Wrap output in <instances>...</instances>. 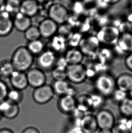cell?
<instances>
[{
  "mask_svg": "<svg viewBox=\"0 0 132 133\" xmlns=\"http://www.w3.org/2000/svg\"><path fill=\"white\" fill-rule=\"evenodd\" d=\"M34 57L26 47L21 46L14 51L11 61L15 70L26 72L32 68Z\"/></svg>",
  "mask_w": 132,
  "mask_h": 133,
  "instance_id": "1",
  "label": "cell"
},
{
  "mask_svg": "<svg viewBox=\"0 0 132 133\" xmlns=\"http://www.w3.org/2000/svg\"><path fill=\"white\" fill-rule=\"evenodd\" d=\"M95 87L99 94L102 96L111 97L116 88L115 79L109 74H101L96 79Z\"/></svg>",
  "mask_w": 132,
  "mask_h": 133,
  "instance_id": "2",
  "label": "cell"
},
{
  "mask_svg": "<svg viewBox=\"0 0 132 133\" xmlns=\"http://www.w3.org/2000/svg\"><path fill=\"white\" fill-rule=\"evenodd\" d=\"M66 73L67 79L75 84L83 83L87 78L86 68L82 63L68 65Z\"/></svg>",
  "mask_w": 132,
  "mask_h": 133,
  "instance_id": "3",
  "label": "cell"
},
{
  "mask_svg": "<svg viewBox=\"0 0 132 133\" xmlns=\"http://www.w3.org/2000/svg\"><path fill=\"white\" fill-rule=\"evenodd\" d=\"M48 17L58 25L66 23L69 17L68 8L63 4L55 3L51 5L48 11Z\"/></svg>",
  "mask_w": 132,
  "mask_h": 133,
  "instance_id": "4",
  "label": "cell"
},
{
  "mask_svg": "<svg viewBox=\"0 0 132 133\" xmlns=\"http://www.w3.org/2000/svg\"><path fill=\"white\" fill-rule=\"evenodd\" d=\"M57 56L52 50L47 49L37 56L36 63L39 68L44 71H51L55 65Z\"/></svg>",
  "mask_w": 132,
  "mask_h": 133,
  "instance_id": "5",
  "label": "cell"
},
{
  "mask_svg": "<svg viewBox=\"0 0 132 133\" xmlns=\"http://www.w3.org/2000/svg\"><path fill=\"white\" fill-rule=\"evenodd\" d=\"M54 95L52 85L45 84L42 86L34 89L32 97L36 103L45 104L50 102Z\"/></svg>",
  "mask_w": 132,
  "mask_h": 133,
  "instance_id": "6",
  "label": "cell"
},
{
  "mask_svg": "<svg viewBox=\"0 0 132 133\" xmlns=\"http://www.w3.org/2000/svg\"><path fill=\"white\" fill-rule=\"evenodd\" d=\"M99 129L111 130L116 123V119L111 110L101 109L95 115Z\"/></svg>",
  "mask_w": 132,
  "mask_h": 133,
  "instance_id": "7",
  "label": "cell"
},
{
  "mask_svg": "<svg viewBox=\"0 0 132 133\" xmlns=\"http://www.w3.org/2000/svg\"><path fill=\"white\" fill-rule=\"evenodd\" d=\"M29 86L35 89L46 84L47 77L44 71L38 67L31 68L26 72Z\"/></svg>",
  "mask_w": 132,
  "mask_h": 133,
  "instance_id": "8",
  "label": "cell"
},
{
  "mask_svg": "<svg viewBox=\"0 0 132 133\" xmlns=\"http://www.w3.org/2000/svg\"><path fill=\"white\" fill-rule=\"evenodd\" d=\"M41 37L49 39L57 34L58 25L49 17L45 18L38 25Z\"/></svg>",
  "mask_w": 132,
  "mask_h": 133,
  "instance_id": "9",
  "label": "cell"
},
{
  "mask_svg": "<svg viewBox=\"0 0 132 133\" xmlns=\"http://www.w3.org/2000/svg\"><path fill=\"white\" fill-rule=\"evenodd\" d=\"M77 107V99L71 95H64L60 96L57 102V107L59 110L65 115H71Z\"/></svg>",
  "mask_w": 132,
  "mask_h": 133,
  "instance_id": "10",
  "label": "cell"
},
{
  "mask_svg": "<svg viewBox=\"0 0 132 133\" xmlns=\"http://www.w3.org/2000/svg\"><path fill=\"white\" fill-rule=\"evenodd\" d=\"M0 110L3 117L12 119L18 116L20 113V108L19 104L6 99L0 103Z\"/></svg>",
  "mask_w": 132,
  "mask_h": 133,
  "instance_id": "11",
  "label": "cell"
},
{
  "mask_svg": "<svg viewBox=\"0 0 132 133\" xmlns=\"http://www.w3.org/2000/svg\"><path fill=\"white\" fill-rule=\"evenodd\" d=\"M49 40L48 49L52 50L57 55L64 54L68 50V45L67 39L64 36L57 34Z\"/></svg>",
  "mask_w": 132,
  "mask_h": 133,
  "instance_id": "12",
  "label": "cell"
},
{
  "mask_svg": "<svg viewBox=\"0 0 132 133\" xmlns=\"http://www.w3.org/2000/svg\"><path fill=\"white\" fill-rule=\"evenodd\" d=\"M9 79L12 88L23 91L29 86L26 72L15 70Z\"/></svg>",
  "mask_w": 132,
  "mask_h": 133,
  "instance_id": "13",
  "label": "cell"
},
{
  "mask_svg": "<svg viewBox=\"0 0 132 133\" xmlns=\"http://www.w3.org/2000/svg\"><path fill=\"white\" fill-rule=\"evenodd\" d=\"M80 127L84 133H97L99 130L95 115L91 114H86L82 117Z\"/></svg>",
  "mask_w": 132,
  "mask_h": 133,
  "instance_id": "14",
  "label": "cell"
},
{
  "mask_svg": "<svg viewBox=\"0 0 132 133\" xmlns=\"http://www.w3.org/2000/svg\"><path fill=\"white\" fill-rule=\"evenodd\" d=\"M14 28L13 19L5 11L0 12V37L9 36Z\"/></svg>",
  "mask_w": 132,
  "mask_h": 133,
  "instance_id": "15",
  "label": "cell"
},
{
  "mask_svg": "<svg viewBox=\"0 0 132 133\" xmlns=\"http://www.w3.org/2000/svg\"><path fill=\"white\" fill-rule=\"evenodd\" d=\"M39 11V4L36 0H21L20 12L32 18Z\"/></svg>",
  "mask_w": 132,
  "mask_h": 133,
  "instance_id": "16",
  "label": "cell"
},
{
  "mask_svg": "<svg viewBox=\"0 0 132 133\" xmlns=\"http://www.w3.org/2000/svg\"><path fill=\"white\" fill-rule=\"evenodd\" d=\"M13 22L14 28L19 31L23 32H24L32 25L31 18L20 12L14 15Z\"/></svg>",
  "mask_w": 132,
  "mask_h": 133,
  "instance_id": "17",
  "label": "cell"
},
{
  "mask_svg": "<svg viewBox=\"0 0 132 133\" xmlns=\"http://www.w3.org/2000/svg\"><path fill=\"white\" fill-rule=\"evenodd\" d=\"M63 56L69 65L82 63L84 58V54L79 48L76 47L68 49Z\"/></svg>",
  "mask_w": 132,
  "mask_h": 133,
  "instance_id": "18",
  "label": "cell"
},
{
  "mask_svg": "<svg viewBox=\"0 0 132 133\" xmlns=\"http://www.w3.org/2000/svg\"><path fill=\"white\" fill-rule=\"evenodd\" d=\"M116 88L128 93L132 89V75L123 73L115 79Z\"/></svg>",
  "mask_w": 132,
  "mask_h": 133,
  "instance_id": "19",
  "label": "cell"
},
{
  "mask_svg": "<svg viewBox=\"0 0 132 133\" xmlns=\"http://www.w3.org/2000/svg\"><path fill=\"white\" fill-rule=\"evenodd\" d=\"M117 44L122 52L128 54L132 52V33H123L119 37Z\"/></svg>",
  "mask_w": 132,
  "mask_h": 133,
  "instance_id": "20",
  "label": "cell"
},
{
  "mask_svg": "<svg viewBox=\"0 0 132 133\" xmlns=\"http://www.w3.org/2000/svg\"><path fill=\"white\" fill-rule=\"evenodd\" d=\"M51 85L55 95H58L59 97L67 95L71 86L67 79L54 81Z\"/></svg>",
  "mask_w": 132,
  "mask_h": 133,
  "instance_id": "21",
  "label": "cell"
},
{
  "mask_svg": "<svg viewBox=\"0 0 132 133\" xmlns=\"http://www.w3.org/2000/svg\"><path fill=\"white\" fill-rule=\"evenodd\" d=\"M26 47L34 56H37L45 50V43L40 39L28 42Z\"/></svg>",
  "mask_w": 132,
  "mask_h": 133,
  "instance_id": "22",
  "label": "cell"
},
{
  "mask_svg": "<svg viewBox=\"0 0 132 133\" xmlns=\"http://www.w3.org/2000/svg\"><path fill=\"white\" fill-rule=\"evenodd\" d=\"M119 110L122 117L129 119L132 117V99L129 97L119 104Z\"/></svg>",
  "mask_w": 132,
  "mask_h": 133,
  "instance_id": "23",
  "label": "cell"
},
{
  "mask_svg": "<svg viewBox=\"0 0 132 133\" xmlns=\"http://www.w3.org/2000/svg\"><path fill=\"white\" fill-rule=\"evenodd\" d=\"M14 70L11 60H4L0 62V78L9 79Z\"/></svg>",
  "mask_w": 132,
  "mask_h": 133,
  "instance_id": "24",
  "label": "cell"
},
{
  "mask_svg": "<svg viewBox=\"0 0 132 133\" xmlns=\"http://www.w3.org/2000/svg\"><path fill=\"white\" fill-rule=\"evenodd\" d=\"M122 118L119 121H116L114 126L111 130L112 133H131L128 125L129 119Z\"/></svg>",
  "mask_w": 132,
  "mask_h": 133,
  "instance_id": "25",
  "label": "cell"
},
{
  "mask_svg": "<svg viewBox=\"0 0 132 133\" xmlns=\"http://www.w3.org/2000/svg\"><path fill=\"white\" fill-rule=\"evenodd\" d=\"M21 0H6L5 11L12 16L20 12Z\"/></svg>",
  "mask_w": 132,
  "mask_h": 133,
  "instance_id": "26",
  "label": "cell"
},
{
  "mask_svg": "<svg viewBox=\"0 0 132 133\" xmlns=\"http://www.w3.org/2000/svg\"><path fill=\"white\" fill-rule=\"evenodd\" d=\"M24 33L25 37L28 42L39 39L41 37L38 26L33 24Z\"/></svg>",
  "mask_w": 132,
  "mask_h": 133,
  "instance_id": "27",
  "label": "cell"
},
{
  "mask_svg": "<svg viewBox=\"0 0 132 133\" xmlns=\"http://www.w3.org/2000/svg\"><path fill=\"white\" fill-rule=\"evenodd\" d=\"M7 99L13 102L19 104L23 100V91L14 88L9 89L7 94Z\"/></svg>",
  "mask_w": 132,
  "mask_h": 133,
  "instance_id": "28",
  "label": "cell"
},
{
  "mask_svg": "<svg viewBox=\"0 0 132 133\" xmlns=\"http://www.w3.org/2000/svg\"><path fill=\"white\" fill-rule=\"evenodd\" d=\"M86 6L82 0H76L72 4L71 11L75 16H80L86 11Z\"/></svg>",
  "mask_w": 132,
  "mask_h": 133,
  "instance_id": "29",
  "label": "cell"
},
{
  "mask_svg": "<svg viewBox=\"0 0 132 133\" xmlns=\"http://www.w3.org/2000/svg\"><path fill=\"white\" fill-rule=\"evenodd\" d=\"M114 102L118 104L128 97V94L126 92L116 88L111 96Z\"/></svg>",
  "mask_w": 132,
  "mask_h": 133,
  "instance_id": "30",
  "label": "cell"
},
{
  "mask_svg": "<svg viewBox=\"0 0 132 133\" xmlns=\"http://www.w3.org/2000/svg\"><path fill=\"white\" fill-rule=\"evenodd\" d=\"M66 70L54 67L51 70L52 77L54 81L67 79Z\"/></svg>",
  "mask_w": 132,
  "mask_h": 133,
  "instance_id": "31",
  "label": "cell"
},
{
  "mask_svg": "<svg viewBox=\"0 0 132 133\" xmlns=\"http://www.w3.org/2000/svg\"><path fill=\"white\" fill-rule=\"evenodd\" d=\"M9 88L5 81L0 79V103L7 99Z\"/></svg>",
  "mask_w": 132,
  "mask_h": 133,
  "instance_id": "32",
  "label": "cell"
},
{
  "mask_svg": "<svg viewBox=\"0 0 132 133\" xmlns=\"http://www.w3.org/2000/svg\"><path fill=\"white\" fill-rule=\"evenodd\" d=\"M95 6L100 10H106L111 6V3L109 0H95Z\"/></svg>",
  "mask_w": 132,
  "mask_h": 133,
  "instance_id": "33",
  "label": "cell"
},
{
  "mask_svg": "<svg viewBox=\"0 0 132 133\" xmlns=\"http://www.w3.org/2000/svg\"><path fill=\"white\" fill-rule=\"evenodd\" d=\"M68 65H69L66 61V59L65 58L64 56H61L59 57H57L56 62L55 65L54 67L67 69Z\"/></svg>",
  "mask_w": 132,
  "mask_h": 133,
  "instance_id": "34",
  "label": "cell"
},
{
  "mask_svg": "<svg viewBox=\"0 0 132 133\" xmlns=\"http://www.w3.org/2000/svg\"><path fill=\"white\" fill-rule=\"evenodd\" d=\"M124 64L126 68L132 72V52L127 55L124 59Z\"/></svg>",
  "mask_w": 132,
  "mask_h": 133,
  "instance_id": "35",
  "label": "cell"
},
{
  "mask_svg": "<svg viewBox=\"0 0 132 133\" xmlns=\"http://www.w3.org/2000/svg\"><path fill=\"white\" fill-rule=\"evenodd\" d=\"M21 133H40L39 130L34 126H29L25 128Z\"/></svg>",
  "mask_w": 132,
  "mask_h": 133,
  "instance_id": "36",
  "label": "cell"
},
{
  "mask_svg": "<svg viewBox=\"0 0 132 133\" xmlns=\"http://www.w3.org/2000/svg\"><path fill=\"white\" fill-rule=\"evenodd\" d=\"M6 0H0V12L5 11Z\"/></svg>",
  "mask_w": 132,
  "mask_h": 133,
  "instance_id": "37",
  "label": "cell"
},
{
  "mask_svg": "<svg viewBox=\"0 0 132 133\" xmlns=\"http://www.w3.org/2000/svg\"><path fill=\"white\" fill-rule=\"evenodd\" d=\"M0 133H14L12 130L8 128H2L0 129Z\"/></svg>",
  "mask_w": 132,
  "mask_h": 133,
  "instance_id": "38",
  "label": "cell"
},
{
  "mask_svg": "<svg viewBox=\"0 0 132 133\" xmlns=\"http://www.w3.org/2000/svg\"><path fill=\"white\" fill-rule=\"evenodd\" d=\"M82 1L86 6L87 5H91V4H94L95 2V0H82Z\"/></svg>",
  "mask_w": 132,
  "mask_h": 133,
  "instance_id": "39",
  "label": "cell"
},
{
  "mask_svg": "<svg viewBox=\"0 0 132 133\" xmlns=\"http://www.w3.org/2000/svg\"><path fill=\"white\" fill-rule=\"evenodd\" d=\"M97 133H112L111 130H102L99 129Z\"/></svg>",
  "mask_w": 132,
  "mask_h": 133,
  "instance_id": "40",
  "label": "cell"
},
{
  "mask_svg": "<svg viewBox=\"0 0 132 133\" xmlns=\"http://www.w3.org/2000/svg\"><path fill=\"white\" fill-rule=\"evenodd\" d=\"M128 125L131 133H132V117L128 119Z\"/></svg>",
  "mask_w": 132,
  "mask_h": 133,
  "instance_id": "41",
  "label": "cell"
},
{
  "mask_svg": "<svg viewBox=\"0 0 132 133\" xmlns=\"http://www.w3.org/2000/svg\"><path fill=\"white\" fill-rule=\"evenodd\" d=\"M110 3H111V5H115V4H117L118 3H119L121 0H109Z\"/></svg>",
  "mask_w": 132,
  "mask_h": 133,
  "instance_id": "42",
  "label": "cell"
},
{
  "mask_svg": "<svg viewBox=\"0 0 132 133\" xmlns=\"http://www.w3.org/2000/svg\"><path fill=\"white\" fill-rule=\"evenodd\" d=\"M128 97L132 99V89L128 92Z\"/></svg>",
  "mask_w": 132,
  "mask_h": 133,
  "instance_id": "43",
  "label": "cell"
},
{
  "mask_svg": "<svg viewBox=\"0 0 132 133\" xmlns=\"http://www.w3.org/2000/svg\"><path fill=\"white\" fill-rule=\"evenodd\" d=\"M129 7H130L131 11L132 13V0L129 1Z\"/></svg>",
  "mask_w": 132,
  "mask_h": 133,
  "instance_id": "44",
  "label": "cell"
},
{
  "mask_svg": "<svg viewBox=\"0 0 132 133\" xmlns=\"http://www.w3.org/2000/svg\"><path fill=\"white\" fill-rule=\"evenodd\" d=\"M36 1L39 3L40 4L41 3H43V2H45V1H46V0H36Z\"/></svg>",
  "mask_w": 132,
  "mask_h": 133,
  "instance_id": "45",
  "label": "cell"
},
{
  "mask_svg": "<svg viewBox=\"0 0 132 133\" xmlns=\"http://www.w3.org/2000/svg\"><path fill=\"white\" fill-rule=\"evenodd\" d=\"M2 117L3 116H2V112H1V111L0 110V121L1 120V119H2Z\"/></svg>",
  "mask_w": 132,
  "mask_h": 133,
  "instance_id": "46",
  "label": "cell"
}]
</instances>
